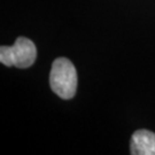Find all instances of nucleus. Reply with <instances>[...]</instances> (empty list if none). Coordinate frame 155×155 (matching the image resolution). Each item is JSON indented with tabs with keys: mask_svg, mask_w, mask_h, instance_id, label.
<instances>
[{
	"mask_svg": "<svg viewBox=\"0 0 155 155\" xmlns=\"http://www.w3.org/2000/svg\"><path fill=\"white\" fill-rule=\"evenodd\" d=\"M37 58V50L32 40L18 37L13 46L0 47V62L6 67L29 68Z\"/></svg>",
	"mask_w": 155,
	"mask_h": 155,
	"instance_id": "nucleus-2",
	"label": "nucleus"
},
{
	"mask_svg": "<svg viewBox=\"0 0 155 155\" xmlns=\"http://www.w3.org/2000/svg\"><path fill=\"white\" fill-rule=\"evenodd\" d=\"M130 153L132 155H155V133L146 129L133 132Z\"/></svg>",
	"mask_w": 155,
	"mask_h": 155,
	"instance_id": "nucleus-3",
	"label": "nucleus"
},
{
	"mask_svg": "<svg viewBox=\"0 0 155 155\" xmlns=\"http://www.w3.org/2000/svg\"><path fill=\"white\" fill-rule=\"evenodd\" d=\"M50 85L53 92L64 100L71 99L77 90V71L70 60L58 58L52 64Z\"/></svg>",
	"mask_w": 155,
	"mask_h": 155,
	"instance_id": "nucleus-1",
	"label": "nucleus"
}]
</instances>
